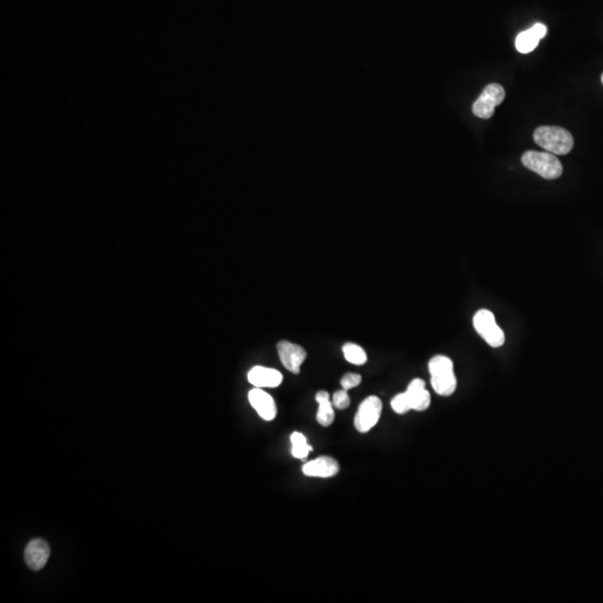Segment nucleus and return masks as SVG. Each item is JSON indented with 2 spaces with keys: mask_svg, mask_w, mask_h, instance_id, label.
I'll return each instance as SVG.
<instances>
[{
  "mask_svg": "<svg viewBox=\"0 0 603 603\" xmlns=\"http://www.w3.org/2000/svg\"><path fill=\"white\" fill-rule=\"evenodd\" d=\"M431 375V385L439 396L448 397L457 388V379L454 373V363L448 356H436L428 364Z\"/></svg>",
  "mask_w": 603,
  "mask_h": 603,
  "instance_id": "obj_1",
  "label": "nucleus"
},
{
  "mask_svg": "<svg viewBox=\"0 0 603 603\" xmlns=\"http://www.w3.org/2000/svg\"><path fill=\"white\" fill-rule=\"evenodd\" d=\"M533 138L537 146L556 156L568 154L573 148L571 133L560 127H539L534 131Z\"/></svg>",
  "mask_w": 603,
  "mask_h": 603,
  "instance_id": "obj_2",
  "label": "nucleus"
},
{
  "mask_svg": "<svg viewBox=\"0 0 603 603\" xmlns=\"http://www.w3.org/2000/svg\"><path fill=\"white\" fill-rule=\"evenodd\" d=\"M522 163L542 178L553 180L563 172V167L556 154L550 152L527 151L522 157Z\"/></svg>",
  "mask_w": 603,
  "mask_h": 603,
  "instance_id": "obj_3",
  "label": "nucleus"
},
{
  "mask_svg": "<svg viewBox=\"0 0 603 603\" xmlns=\"http://www.w3.org/2000/svg\"><path fill=\"white\" fill-rule=\"evenodd\" d=\"M476 332L488 346L500 348L505 343V334L495 320L494 314L488 310H479L473 320Z\"/></svg>",
  "mask_w": 603,
  "mask_h": 603,
  "instance_id": "obj_4",
  "label": "nucleus"
},
{
  "mask_svg": "<svg viewBox=\"0 0 603 603\" xmlns=\"http://www.w3.org/2000/svg\"><path fill=\"white\" fill-rule=\"evenodd\" d=\"M382 414V402L375 396L368 397L361 402L354 417L356 431L361 433H369L380 419Z\"/></svg>",
  "mask_w": 603,
  "mask_h": 603,
  "instance_id": "obj_5",
  "label": "nucleus"
},
{
  "mask_svg": "<svg viewBox=\"0 0 603 603\" xmlns=\"http://www.w3.org/2000/svg\"><path fill=\"white\" fill-rule=\"evenodd\" d=\"M504 99V88L500 84H489L474 103V115L484 120L491 119L494 115L495 107H498Z\"/></svg>",
  "mask_w": 603,
  "mask_h": 603,
  "instance_id": "obj_6",
  "label": "nucleus"
},
{
  "mask_svg": "<svg viewBox=\"0 0 603 603\" xmlns=\"http://www.w3.org/2000/svg\"><path fill=\"white\" fill-rule=\"evenodd\" d=\"M277 353L283 365L294 375L300 373V367L308 356L302 346L288 341H281L277 343Z\"/></svg>",
  "mask_w": 603,
  "mask_h": 603,
  "instance_id": "obj_7",
  "label": "nucleus"
},
{
  "mask_svg": "<svg viewBox=\"0 0 603 603\" xmlns=\"http://www.w3.org/2000/svg\"><path fill=\"white\" fill-rule=\"evenodd\" d=\"M51 556L49 545L42 539H35L28 543L25 550V561L33 571H40L47 563Z\"/></svg>",
  "mask_w": 603,
  "mask_h": 603,
  "instance_id": "obj_8",
  "label": "nucleus"
},
{
  "mask_svg": "<svg viewBox=\"0 0 603 603\" xmlns=\"http://www.w3.org/2000/svg\"><path fill=\"white\" fill-rule=\"evenodd\" d=\"M250 404L262 419L271 421L276 417L277 408L274 399L261 388L252 389L248 394Z\"/></svg>",
  "mask_w": 603,
  "mask_h": 603,
  "instance_id": "obj_9",
  "label": "nucleus"
},
{
  "mask_svg": "<svg viewBox=\"0 0 603 603\" xmlns=\"http://www.w3.org/2000/svg\"><path fill=\"white\" fill-rule=\"evenodd\" d=\"M340 471L339 464L334 458L329 456H322L312 462H306L303 466V474L310 477H321L329 479L336 475Z\"/></svg>",
  "mask_w": 603,
  "mask_h": 603,
  "instance_id": "obj_10",
  "label": "nucleus"
},
{
  "mask_svg": "<svg viewBox=\"0 0 603 603\" xmlns=\"http://www.w3.org/2000/svg\"><path fill=\"white\" fill-rule=\"evenodd\" d=\"M248 381L255 388H276L283 381L282 373L271 368L257 367L252 368L248 373Z\"/></svg>",
  "mask_w": 603,
  "mask_h": 603,
  "instance_id": "obj_11",
  "label": "nucleus"
},
{
  "mask_svg": "<svg viewBox=\"0 0 603 603\" xmlns=\"http://www.w3.org/2000/svg\"><path fill=\"white\" fill-rule=\"evenodd\" d=\"M546 33H548V27L544 24L541 23L535 24L529 30L518 34L515 40L516 49L522 54L531 53L539 45V40L545 37Z\"/></svg>",
  "mask_w": 603,
  "mask_h": 603,
  "instance_id": "obj_12",
  "label": "nucleus"
},
{
  "mask_svg": "<svg viewBox=\"0 0 603 603\" xmlns=\"http://www.w3.org/2000/svg\"><path fill=\"white\" fill-rule=\"evenodd\" d=\"M404 392L409 399L411 410L423 411L431 406V394L426 390V383L423 379H414Z\"/></svg>",
  "mask_w": 603,
  "mask_h": 603,
  "instance_id": "obj_13",
  "label": "nucleus"
},
{
  "mask_svg": "<svg viewBox=\"0 0 603 603\" xmlns=\"http://www.w3.org/2000/svg\"><path fill=\"white\" fill-rule=\"evenodd\" d=\"M315 399L319 404V410L317 414V423L323 427H329L334 421V410H333L332 402H329V392L319 391Z\"/></svg>",
  "mask_w": 603,
  "mask_h": 603,
  "instance_id": "obj_14",
  "label": "nucleus"
},
{
  "mask_svg": "<svg viewBox=\"0 0 603 603\" xmlns=\"http://www.w3.org/2000/svg\"><path fill=\"white\" fill-rule=\"evenodd\" d=\"M343 354L346 361L356 365H362L368 361L365 351L361 346H356L354 343H346L342 348Z\"/></svg>",
  "mask_w": 603,
  "mask_h": 603,
  "instance_id": "obj_15",
  "label": "nucleus"
},
{
  "mask_svg": "<svg viewBox=\"0 0 603 603\" xmlns=\"http://www.w3.org/2000/svg\"><path fill=\"white\" fill-rule=\"evenodd\" d=\"M291 443H292V454L293 456L298 459H305L308 457V452H312V447L308 444L305 436L303 433H294L291 436Z\"/></svg>",
  "mask_w": 603,
  "mask_h": 603,
  "instance_id": "obj_16",
  "label": "nucleus"
},
{
  "mask_svg": "<svg viewBox=\"0 0 603 603\" xmlns=\"http://www.w3.org/2000/svg\"><path fill=\"white\" fill-rule=\"evenodd\" d=\"M391 406H392L394 411L396 412V414H399V415H404V414H406V412L411 410L409 399H408V396H406V392L397 394V396L391 400Z\"/></svg>",
  "mask_w": 603,
  "mask_h": 603,
  "instance_id": "obj_17",
  "label": "nucleus"
},
{
  "mask_svg": "<svg viewBox=\"0 0 603 603\" xmlns=\"http://www.w3.org/2000/svg\"><path fill=\"white\" fill-rule=\"evenodd\" d=\"M350 397L348 394V390L346 389H342V390L335 391L334 394H333V406H335L336 409L343 410L346 409L349 406H350Z\"/></svg>",
  "mask_w": 603,
  "mask_h": 603,
  "instance_id": "obj_18",
  "label": "nucleus"
},
{
  "mask_svg": "<svg viewBox=\"0 0 603 603\" xmlns=\"http://www.w3.org/2000/svg\"><path fill=\"white\" fill-rule=\"evenodd\" d=\"M361 375H358V373H346V375H343L342 379H341V385H342L343 389L350 390V389H353L356 388V387H358V385L361 383Z\"/></svg>",
  "mask_w": 603,
  "mask_h": 603,
  "instance_id": "obj_19",
  "label": "nucleus"
},
{
  "mask_svg": "<svg viewBox=\"0 0 603 603\" xmlns=\"http://www.w3.org/2000/svg\"><path fill=\"white\" fill-rule=\"evenodd\" d=\"M601 82H602V84H603V74H602V76H601Z\"/></svg>",
  "mask_w": 603,
  "mask_h": 603,
  "instance_id": "obj_20",
  "label": "nucleus"
}]
</instances>
